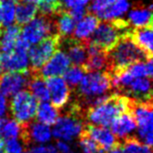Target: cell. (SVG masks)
Returning a JSON list of instances; mask_svg holds the SVG:
<instances>
[{
    "instance_id": "obj_43",
    "label": "cell",
    "mask_w": 153,
    "mask_h": 153,
    "mask_svg": "<svg viewBox=\"0 0 153 153\" xmlns=\"http://www.w3.org/2000/svg\"><path fill=\"white\" fill-rule=\"evenodd\" d=\"M2 59H1V54H0V75H1L2 73Z\"/></svg>"
},
{
    "instance_id": "obj_14",
    "label": "cell",
    "mask_w": 153,
    "mask_h": 153,
    "mask_svg": "<svg viewBox=\"0 0 153 153\" xmlns=\"http://www.w3.org/2000/svg\"><path fill=\"white\" fill-rule=\"evenodd\" d=\"M2 70L5 72H27L29 61L27 51L15 48L14 51L1 55Z\"/></svg>"
},
{
    "instance_id": "obj_26",
    "label": "cell",
    "mask_w": 153,
    "mask_h": 153,
    "mask_svg": "<svg viewBox=\"0 0 153 153\" xmlns=\"http://www.w3.org/2000/svg\"><path fill=\"white\" fill-rule=\"evenodd\" d=\"M22 125L16 120L9 118H0V136L3 140L17 139L21 136Z\"/></svg>"
},
{
    "instance_id": "obj_12",
    "label": "cell",
    "mask_w": 153,
    "mask_h": 153,
    "mask_svg": "<svg viewBox=\"0 0 153 153\" xmlns=\"http://www.w3.org/2000/svg\"><path fill=\"white\" fill-rule=\"evenodd\" d=\"M29 78V71L3 73L0 75V92L5 97H13L27 87Z\"/></svg>"
},
{
    "instance_id": "obj_13",
    "label": "cell",
    "mask_w": 153,
    "mask_h": 153,
    "mask_svg": "<svg viewBox=\"0 0 153 153\" xmlns=\"http://www.w3.org/2000/svg\"><path fill=\"white\" fill-rule=\"evenodd\" d=\"M69 65L70 61L68 55L62 49H58L37 72L43 79L53 76H61L68 70Z\"/></svg>"
},
{
    "instance_id": "obj_5",
    "label": "cell",
    "mask_w": 153,
    "mask_h": 153,
    "mask_svg": "<svg viewBox=\"0 0 153 153\" xmlns=\"http://www.w3.org/2000/svg\"><path fill=\"white\" fill-rule=\"evenodd\" d=\"M139 131L140 140L147 146L153 147V100L145 102H135L132 107Z\"/></svg>"
},
{
    "instance_id": "obj_16",
    "label": "cell",
    "mask_w": 153,
    "mask_h": 153,
    "mask_svg": "<svg viewBox=\"0 0 153 153\" xmlns=\"http://www.w3.org/2000/svg\"><path fill=\"white\" fill-rule=\"evenodd\" d=\"M124 91L132 97V100L135 102H145V100H153L152 84L150 80L145 77L137 78L133 80L124 89Z\"/></svg>"
},
{
    "instance_id": "obj_3",
    "label": "cell",
    "mask_w": 153,
    "mask_h": 153,
    "mask_svg": "<svg viewBox=\"0 0 153 153\" xmlns=\"http://www.w3.org/2000/svg\"><path fill=\"white\" fill-rule=\"evenodd\" d=\"M112 88L111 85V76L108 72L94 71L88 72L83 77L79 85L74 88L78 99L75 102L79 104L84 111V106L91 100L98 97L105 95Z\"/></svg>"
},
{
    "instance_id": "obj_45",
    "label": "cell",
    "mask_w": 153,
    "mask_h": 153,
    "mask_svg": "<svg viewBox=\"0 0 153 153\" xmlns=\"http://www.w3.org/2000/svg\"><path fill=\"white\" fill-rule=\"evenodd\" d=\"M22 153H30V152H28V151H25V152H22Z\"/></svg>"
},
{
    "instance_id": "obj_10",
    "label": "cell",
    "mask_w": 153,
    "mask_h": 153,
    "mask_svg": "<svg viewBox=\"0 0 153 153\" xmlns=\"http://www.w3.org/2000/svg\"><path fill=\"white\" fill-rule=\"evenodd\" d=\"M128 8V0H93L89 10L99 20L113 21L120 19Z\"/></svg>"
},
{
    "instance_id": "obj_25",
    "label": "cell",
    "mask_w": 153,
    "mask_h": 153,
    "mask_svg": "<svg viewBox=\"0 0 153 153\" xmlns=\"http://www.w3.org/2000/svg\"><path fill=\"white\" fill-rule=\"evenodd\" d=\"M59 110L53 104L47 102H41L37 105L35 117L40 123L47 126L54 125L59 118Z\"/></svg>"
},
{
    "instance_id": "obj_42",
    "label": "cell",
    "mask_w": 153,
    "mask_h": 153,
    "mask_svg": "<svg viewBox=\"0 0 153 153\" xmlns=\"http://www.w3.org/2000/svg\"><path fill=\"white\" fill-rule=\"evenodd\" d=\"M147 27L153 28V13H152V16H151V18H150V21H149V23H148V25H147Z\"/></svg>"
},
{
    "instance_id": "obj_19",
    "label": "cell",
    "mask_w": 153,
    "mask_h": 153,
    "mask_svg": "<svg viewBox=\"0 0 153 153\" xmlns=\"http://www.w3.org/2000/svg\"><path fill=\"white\" fill-rule=\"evenodd\" d=\"M100 24V20L95 15L91 13L86 14L83 19L75 25V28L73 31V38L80 41H88L90 37L96 30Z\"/></svg>"
},
{
    "instance_id": "obj_36",
    "label": "cell",
    "mask_w": 153,
    "mask_h": 153,
    "mask_svg": "<svg viewBox=\"0 0 153 153\" xmlns=\"http://www.w3.org/2000/svg\"><path fill=\"white\" fill-rule=\"evenodd\" d=\"M31 153H58V151L53 145H41L33 148Z\"/></svg>"
},
{
    "instance_id": "obj_40",
    "label": "cell",
    "mask_w": 153,
    "mask_h": 153,
    "mask_svg": "<svg viewBox=\"0 0 153 153\" xmlns=\"http://www.w3.org/2000/svg\"><path fill=\"white\" fill-rule=\"evenodd\" d=\"M107 153H124L122 150V147H121V144L119 143L117 146H115L114 148L110 149V150H108Z\"/></svg>"
},
{
    "instance_id": "obj_6",
    "label": "cell",
    "mask_w": 153,
    "mask_h": 153,
    "mask_svg": "<svg viewBox=\"0 0 153 153\" xmlns=\"http://www.w3.org/2000/svg\"><path fill=\"white\" fill-rule=\"evenodd\" d=\"M52 34H58L56 30L54 15L50 16L39 14L25 25L21 30L20 36L27 41L29 45H34Z\"/></svg>"
},
{
    "instance_id": "obj_29",
    "label": "cell",
    "mask_w": 153,
    "mask_h": 153,
    "mask_svg": "<svg viewBox=\"0 0 153 153\" xmlns=\"http://www.w3.org/2000/svg\"><path fill=\"white\" fill-rule=\"evenodd\" d=\"M36 5L39 14L42 15H56L62 9H65L62 5V0H36Z\"/></svg>"
},
{
    "instance_id": "obj_17",
    "label": "cell",
    "mask_w": 153,
    "mask_h": 153,
    "mask_svg": "<svg viewBox=\"0 0 153 153\" xmlns=\"http://www.w3.org/2000/svg\"><path fill=\"white\" fill-rule=\"evenodd\" d=\"M130 35L134 42L147 56L148 59L153 58V28L149 27H135L132 28Z\"/></svg>"
},
{
    "instance_id": "obj_18",
    "label": "cell",
    "mask_w": 153,
    "mask_h": 153,
    "mask_svg": "<svg viewBox=\"0 0 153 153\" xmlns=\"http://www.w3.org/2000/svg\"><path fill=\"white\" fill-rule=\"evenodd\" d=\"M109 127L112 130V133L115 137H120V139H126L131 133L136 130L137 124L132 111H128V112H124L119 115Z\"/></svg>"
},
{
    "instance_id": "obj_31",
    "label": "cell",
    "mask_w": 153,
    "mask_h": 153,
    "mask_svg": "<svg viewBox=\"0 0 153 153\" xmlns=\"http://www.w3.org/2000/svg\"><path fill=\"white\" fill-rule=\"evenodd\" d=\"M84 70L81 66L73 65L72 68H68L65 74V81L70 88H76L81 80L84 77Z\"/></svg>"
},
{
    "instance_id": "obj_35",
    "label": "cell",
    "mask_w": 153,
    "mask_h": 153,
    "mask_svg": "<svg viewBox=\"0 0 153 153\" xmlns=\"http://www.w3.org/2000/svg\"><path fill=\"white\" fill-rule=\"evenodd\" d=\"M90 0H62V5L65 9H70L75 6H86Z\"/></svg>"
},
{
    "instance_id": "obj_28",
    "label": "cell",
    "mask_w": 153,
    "mask_h": 153,
    "mask_svg": "<svg viewBox=\"0 0 153 153\" xmlns=\"http://www.w3.org/2000/svg\"><path fill=\"white\" fill-rule=\"evenodd\" d=\"M152 12L149 9H136L129 13L128 23L135 27H143L148 25Z\"/></svg>"
},
{
    "instance_id": "obj_20",
    "label": "cell",
    "mask_w": 153,
    "mask_h": 153,
    "mask_svg": "<svg viewBox=\"0 0 153 153\" xmlns=\"http://www.w3.org/2000/svg\"><path fill=\"white\" fill-rule=\"evenodd\" d=\"M54 19L58 35L62 39L72 37L76 22L70 16L68 11L66 9H62L59 13L54 15Z\"/></svg>"
},
{
    "instance_id": "obj_22",
    "label": "cell",
    "mask_w": 153,
    "mask_h": 153,
    "mask_svg": "<svg viewBox=\"0 0 153 153\" xmlns=\"http://www.w3.org/2000/svg\"><path fill=\"white\" fill-rule=\"evenodd\" d=\"M21 27L17 24L2 29L0 32V52H2V54L14 51L17 41L21 35Z\"/></svg>"
},
{
    "instance_id": "obj_1",
    "label": "cell",
    "mask_w": 153,
    "mask_h": 153,
    "mask_svg": "<svg viewBox=\"0 0 153 153\" xmlns=\"http://www.w3.org/2000/svg\"><path fill=\"white\" fill-rule=\"evenodd\" d=\"M134 100L118 94L109 95L105 102L85 110L84 117L92 124L109 127L119 115L132 111Z\"/></svg>"
},
{
    "instance_id": "obj_9",
    "label": "cell",
    "mask_w": 153,
    "mask_h": 153,
    "mask_svg": "<svg viewBox=\"0 0 153 153\" xmlns=\"http://www.w3.org/2000/svg\"><path fill=\"white\" fill-rule=\"evenodd\" d=\"M81 118L82 115L68 109L56 121L52 134L55 137L63 140H71L73 137H79L84 128Z\"/></svg>"
},
{
    "instance_id": "obj_15",
    "label": "cell",
    "mask_w": 153,
    "mask_h": 153,
    "mask_svg": "<svg viewBox=\"0 0 153 153\" xmlns=\"http://www.w3.org/2000/svg\"><path fill=\"white\" fill-rule=\"evenodd\" d=\"M83 132L90 137L104 152L110 150L119 144L114 134L107 130L105 127H98L87 124L84 125Z\"/></svg>"
},
{
    "instance_id": "obj_21",
    "label": "cell",
    "mask_w": 153,
    "mask_h": 153,
    "mask_svg": "<svg viewBox=\"0 0 153 153\" xmlns=\"http://www.w3.org/2000/svg\"><path fill=\"white\" fill-rule=\"evenodd\" d=\"M29 74H30V78H29L27 88L30 94L34 97L36 100H39L41 102L49 100L50 93L45 79H43L37 71H29Z\"/></svg>"
},
{
    "instance_id": "obj_33",
    "label": "cell",
    "mask_w": 153,
    "mask_h": 153,
    "mask_svg": "<svg viewBox=\"0 0 153 153\" xmlns=\"http://www.w3.org/2000/svg\"><path fill=\"white\" fill-rule=\"evenodd\" d=\"M23 147L16 139L4 141V153H22Z\"/></svg>"
},
{
    "instance_id": "obj_34",
    "label": "cell",
    "mask_w": 153,
    "mask_h": 153,
    "mask_svg": "<svg viewBox=\"0 0 153 153\" xmlns=\"http://www.w3.org/2000/svg\"><path fill=\"white\" fill-rule=\"evenodd\" d=\"M70 16L73 18V20L75 22H79L81 19L85 17V15L87 14V10H86L85 6H75L70 8V11H68Z\"/></svg>"
},
{
    "instance_id": "obj_4",
    "label": "cell",
    "mask_w": 153,
    "mask_h": 153,
    "mask_svg": "<svg viewBox=\"0 0 153 153\" xmlns=\"http://www.w3.org/2000/svg\"><path fill=\"white\" fill-rule=\"evenodd\" d=\"M131 30L132 28H130L129 23L122 19L104 21V23L99 24L89 41L108 53L116 46L119 40L124 35L130 33Z\"/></svg>"
},
{
    "instance_id": "obj_11",
    "label": "cell",
    "mask_w": 153,
    "mask_h": 153,
    "mask_svg": "<svg viewBox=\"0 0 153 153\" xmlns=\"http://www.w3.org/2000/svg\"><path fill=\"white\" fill-rule=\"evenodd\" d=\"M45 81L53 105L58 109H62L68 105L71 96V91L65 79L61 76H53L46 78Z\"/></svg>"
},
{
    "instance_id": "obj_27",
    "label": "cell",
    "mask_w": 153,
    "mask_h": 153,
    "mask_svg": "<svg viewBox=\"0 0 153 153\" xmlns=\"http://www.w3.org/2000/svg\"><path fill=\"white\" fill-rule=\"evenodd\" d=\"M17 0H0V18L3 27L14 25Z\"/></svg>"
},
{
    "instance_id": "obj_41",
    "label": "cell",
    "mask_w": 153,
    "mask_h": 153,
    "mask_svg": "<svg viewBox=\"0 0 153 153\" xmlns=\"http://www.w3.org/2000/svg\"><path fill=\"white\" fill-rule=\"evenodd\" d=\"M18 2H27V3H35L36 4V0H17Z\"/></svg>"
},
{
    "instance_id": "obj_32",
    "label": "cell",
    "mask_w": 153,
    "mask_h": 153,
    "mask_svg": "<svg viewBox=\"0 0 153 153\" xmlns=\"http://www.w3.org/2000/svg\"><path fill=\"white\" fill-rule=\"evenodd\" d=\"M79 145L83 153H104L102 149L83 131L79 135Z\"/></svg>"
},
{
    "instance_id": "obj_24",
    "label": "cell",
    "mask_w": 153,
    "mask_h": 153,
    "mask_svg": "<svg viewBox=\"0 0 153 153\" xmlns=\"http://www.w3.org/2000/svg\"><path fill=\"white\" fill-rule=\"evenodd\" d=\"M38 12V8L35 3H27V2H18L16 7V13H15V19H16L17 25L22 27L30 22L33 18H35Z\"/></svg>"
},
{
    "instance_id": "obj_7",
    "label": "cell",
    "mask_w": 153,
    "mask_h": 153,
    "mask_svg": "<svg viewBox=\"0 0 153 153\" xmlns=\"http://www.w3.org/2000/svg\"><path fill=\"white\" fill-rule=\"evenodd\" d=\"M37 105L36 99L25 89L14 95L11 102H9L10 112L21 125L29 124L32 119H34Z\"/></svg>"
},
{
    "instance_id": "obj_37",
    "label": "cell",
    "mask_w": 153,
    "mask_h": 153,
    "mask_svg": "<svg viewBox=\"0 0 153 153\" xmlns=\"http://www.w3.org/2000/svg\"><path fill=\"white\" fill-rule=\"evenodd\" d=\"M8 108V102H7L6 97L0 92V118H3V116L7 112Z\"/></svg>"
},
{
    "instance_id": "obj_8",
    "label": "cell",
    "mask_w": 153,
    "mask_h": 153,
    "mask_svg": "<svg viewBox=\"0 0 153 153\" xmlns=\"http://www.w3.org/2000/svg\"><path fill=\"white\" fill-rule=\"evenodd\" d=\"M59 42L61 37L58 34H52L29 47L27 51L29 71H38L59 48Z\"/></svg>"
},
{
    "instance_id": "obj_38",
    "label": "cell",
    "mask_w": 153,
    "mask_h": 153,
    "mask_svg": "<svg viewBox=\"0 0 153 153\" xmlns=\"http://www.w3.org/2000/svg\"><path fill=\"white\" fill-rule=\"evenodd\" d=\"M57 151L58 153H71V148H70L69 145L65 143V141H61L59 140L57 143Z\"/></svg>"
},
{
    "instance_id": "obj_44",
    "label": "cell",
    "mask_w": 153,
    "mask_h": 153,
    "mask_svg": "<svg viewBox=\"0 0 153 153\" xmlns=\"http://www.w3.org/2000/svg\"><path fill=\"white\" fill-rule=\"evenodd\" d=\"M3 29V25H2V22H1V18H0V32L2 31Z\"/></svg>"
},
{
    "instance_id": "obj_2",
    "label": "cell",
    "mask_w": 153,
    "mask_h": 153,
    "mask_svg": "<svg viewBox=\"0 0 153 153\" xmlns=\"http://www.w3.org/2000/svg\"><path fill=\"white\" fill-rule=\"evenodd\" d=\"M145 59H148L147 56L134 42L130 33H128L123 36L116 46L107 53V72L115 73L121 71L132 65L143 62Z\"/></svg>"
},
{
    "instance_id": "obj_30",
    "label": "cell",
    "mask_w": 153,
    "mask_h": 153,
    "mask_svg": "<svg viewBox=\"0 0 153 153\" xmlns=\"http://www.w3.org/2000/svg\"><path fill=\"white\" fill-rule=\"evenodd\" d=\"M121 147L124 153H150L151 151L150 147L133 137H126Z\"/></svg>"
},
{
    "instance_id": "obj_39",
    "label": "cell",
    "mask_w": 153,
    "mask_h": 153,
    "mask_svg": "<svg viewBox=\"0 0 153 153\" xmlns=\"http://www.w3.org/2000/svg\"><path fill=\"white\" fill-rule=\"evenodd\" d=\"M145 68H146V75L153 79V58L149 59L147 61V63L145 65Z\"/></svg>"
},
{
    "instance_id": "obj_23",
    "label": "cell",
    "mask_w": 153,
    "mask_h": 153,
    "mask_svg": "<svg viewBox=\"0 0 153 153\" xmlns=\"http://www.w3.org/2000/svg\"><path fill=\"white\" fill-rule=\"evenodd\" d=\"M27 131V140L29 144L31 141L36 143H47L51 140L52 132L49 126L38 122H30L25 127Z\"/></svg>"
}]
</instances>
